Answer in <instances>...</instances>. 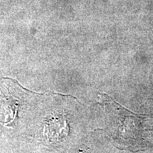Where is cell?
Here are the masks:
<instances>
[{
    "label": "cell",
    "instance_id": "cell-1",
    "mask_svg": "<svg viewBox=\"0 0 153 153\" xmlns=\"http://www.w3.org/2000/svg\"><path fill=\"white\" fill-rule=\"evenodd\" d=\"M69 128L65 116L62 114L49 118L45 123L43 133L50 141H57L68 135Z\"/></svg>",
    "mask_w": 153,
    "mask_h": 153
},
{
    "label": "cell",
    "instance_id": "cell-2",
    "mask_svg": "<svg viewBox=\"0 0 153 153\" xmlns=\"http://www.w3.org/2000/svg\"><path fill=\"white\" fill-rule=\"evenodd\" d=\"M79 153H89V152H88V151L87 150H82L79 152Z\"/></svg>",
    "mask_w": 153,
    "mask_h": 153
}]
</instances>
